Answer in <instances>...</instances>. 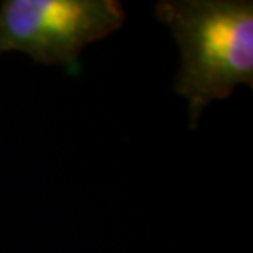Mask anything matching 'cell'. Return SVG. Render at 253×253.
I'll list each match as a JSON object with an SVG mask.
<instances>
[{
  "instance_id": "cell-1",
  "label": "cell",
  "mask_w": 253,
  "mask_h": 253,
  "mask_svg": "<svg viewBox=\"0 0 253 253\" xmlns=\"http://www.w3.org/2000/svg\"><path fill=\"white\" fill-rule=\"evenodd\" d=\"M179 46L174 90L188 100L194 130L212 100L237 85L253 87V3L250 0H165L155 8Z\"/></svg>"
},
{
  "instance_id": "cell-2",
  "label": "cell",
  "mask_w": 253,
  "mask_h": 253,
  "mask_svg": "<svg viewBox=\"0 0 253 253\" xmlns=\"http://www.w3.org/2000/svg\"><path fill=\"white\" fill-rule=\"evenodd\" d=\"M124 22L117 0H5L0 5V54L23 51L35 63L64 66L79 74L81 51Z\"/></svg>"
}]
</instances>
